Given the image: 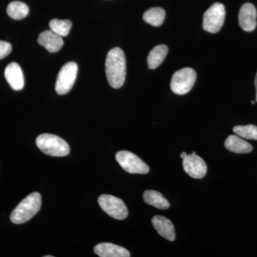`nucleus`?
<instances>
[{"mask_svg": "<svg viewBox=\"0 0 257 257\" xmlns=\"http://www.w3.org/2000/svg\"><path fill=\"white\" fill-rule=\"evenodd\" d=\"M106 75L111 87H122L126 79V59L124 52L115 47L107 53L105 62Z\"/></svg>", "mask_w": 257, "mask_h": 257, "instance_id": "nucleus-1", "label": "nucleus"}, {"mask_svg": "<svg viewBox=\"0 0 257 257\" xmlns=\"http://www.w3.org/2000/svg\"><path fill=\"white\" fill-rule=\"evenodd\" d=\"M41 204L40 193H32L15 207L10 215V220L16 224L27 222L40 211Z\"/></svg>", "mask_w": 257, "mask_h": 257, "instance_id": "nucleus-2", "label": "nucleus"}, {"mask_svg": "<svg viewBox=\"0 0 257 257\" xmlns=\"http://www.w3.org/2000/svg\"><path fill=\"white\" fill-rule=\"evenodd\" d=\"M37 147L45 155L64 157L69 155V147L63 139L50 134H42L36 140Z\"/></svg>", "mask_w": 257, "mask_h": 257, "instance_id": "nucleus-3", "label": "nucleus"}, {"mask_svg": "<svg viewBox=\"0 0 257 257\" xmlns=\"http://www.w3.org/2000/svg\"><path fill=\"white\" fill-rule=\"evenodd\" d=\"M197 79V73L192 68H184L174 74L171 80V89L178 95L187 94L192 89Z\"/></svg>", "mask_w": 257, "mask_h": 257, "instance_id": "nucleus-4", "label": "nucleus"}, {"mask_svg": "<svg viewBox=\"0 0 257 257\" xmlns=\"http://www.w3.org/2000/svg\"><path fill=\"white\" fill-rule=\"evenodd\" d=\"M226 10L224 5L216 3L205 12L203 18V28L210 33L220 31L224 25Z\"/></svg>", "mask_w": 257, "mask_h": 257, "instance_id": "nucleus-5", "label": "nucleus"}, {"mask_svg": "<svg viewBox=\"0 0 257 257\" xmlns=\"http://www.w3.org/2000/svg\"><path fill=\"white\" fill-rule=\"evenodd\" d=\"M98 203L102 210L114 219L123 220L127 217V209L119 198L109 194H102L98 198Z\"/></svg>", "mask_w": 257, "mask_h": 257, "instance_id": "nucleus-6", "label": "nucleus"}, {"mask_svg": "<svg viewBox=\"0 0 257 257\" xmlns=\"http://www.w3.org/2000/svg\"><path fill=\"white\" fill-rule=\"evenodd\" d=\"M77 72L78 66L75 62L64 64L59 72L56 82L55 90L57 94L63 95L71 90L77 78Z\"/></svg>", "mask_w": 257, "mask_h": 257, "instance_id": "nucleus-7", "label": "nucleus"}, {"mask_svg": "<svg viewBox=\"0 0 257 257\" xmlns=\"http://www.w3.org/2000/svg\"><path fill=\"white\" fill-rule=\"evenodd\" d=\"M116 160L121 168L130 174L145 175L150 172V167L140 157L128 151H120L116 155Z\"/></svg>", "mask_w": 257, "mask_h": 257, "instance_id": "nucleus-8", "label": "nucleus"}, {"mask_svg": "<svg viewBox=\"0 0 257 257\" xmlns=\"http://www.w3.org/2000/svg\"><path fill=\"white\" fill-rule=\"evenodd\" d=\"M184 170L187 175L194 179H202L206 175L207 167L205 162L193 152L192 155H187L183 160Z\"/></svg>", "mask_w": 257, "mask_h": 257, "instance_id": "nucleus-9", "label": "nucleus"}, {"mask_svg": "<svg viewBox=\"0 0 257 257\" xmlns=\"http://www.w3.org/2000/svg\"><path fill=\"white\" fill-rule=\"evenodd\" d=\"M239 26L245 32H252L256 28L257 11L251 3H245L239 10Z\"/></svg>", "mask_w": 257, "mask_h": 257, "instance_id": "nucleus-10", "label": "nucleus"}, {"mask_svg": "<svg viewBox=\"0 0 257 257\" xmlns=\"http://www.w3.org/2000/svg\"><path fill=\"white\" fill-rule=\"evenodd\" d=\"M5 76L10 87L14 90L19 91L23 89L25 85L23 72L18 63L12 62L8 64L5 68Z\"/></svg>", "mask_w": 257, "mask_h": 257, "instance_id": "nucleus-11", "label": "nucleus"}, {"mask_svg": "<svg viewBox=\"0 0 257 257\" xmlns=\"http://www.w3.org/2000/svg\"><path fill=\"white\" fill-rule=\"evenodd\" d=\"M37 42L51 53L59 52L64 45L62 37L52 32L45 30L39 35Z\"/></svg>", "mask_w": 257, "mask_h": 257, "instance_id": "nucleus-12", "label": "nucleus"}, {"mask_svg": "<svg viewBox=\"0 0 257 257\" xmlns=\"http://www.w3.org/2000/svg\"><path fill=\"white\" fill-rule=\"evenodd\" d=\"M152 225L158 234L170 241L175 240V229L170 219L162 216H155L152 219Z\"/></svg>", "mask_w": 257, "mask_h": 257, "instance_id": "nucleus-13", "label": "nucleus"}, {"mask_svg": "<svg viewBox=\"0 0 257 257\" xmlns=\"http://www.w3.org/2000/svg\"><path fill=\"white\" fill-rule=\"evenodd\" d=\"M94 253L100 257H130L127 249L111 243H100L94 246Z\"/></svg>", "mask_w": 257, "mask_h": 257, "instance_id": "nucleus-14", "label": "nucleus"}, {"mask_svg": "<svg viewBox=\"0 0 257 257\" xmlns=\"http://www.w3.org/2000/svg\"><path fill=\"white\" fill-rule=\"evenodd\" d=\"M224 145L229 151L236 154L249 153L253 150V147L249 143L237 135H230L228 137Z\"/></svg>", "mask_w": 257, "mask_h": 257, "instance_id": "nucleus-15", "label": "nucleus"}, {"mask_svg": "<svg viewBox=\"0 0 257 257\" xmlns=\"http://www.w3.org/2000/svg\"><path fill=\"white\" fill-rule=\"evenodd\" d=\"M168 53V47L165 45H160L154 47L147 57L149 68H157L164 62Z\"/></svg>", "mask_w": 257, "mask_h": 257, "instance_id": "nucleus-16", "label": "nucleus"}, {"mask_svg": "<svg viewBox=\"0 0 257 257\" xmlns=\"http://www.w3.org/2000/svg\"><path fill=\"white\" fill-rule=\"evenodd\" d=\"M144 201L147 204L153 206L159 209H167L170 207V202L163 197L161 193L155 190H147L144 193Z\"/></svg>", "mask_w": 257, "mask_h": 257, "instance_id": "nucleus-17", "label": "nucleus"}, {"mask_svg": "<svg viewBox=\"0 0 257 257\" xmlns=\"http://www.w3.org/2000/svg\"><path fill=\"white\" fill-rule=\"evenodd\" d=\"M165 10L161 8H152L144 13L143 20L152 26L160 27L165 21Z\"/></svg>", "mask_w": 257, "mask_h": 257, "instance_id": "nucleus-18", "label": "nucleus"}, {"mask_svg": "<svg viewBox=\"0 0 257 257\" xmlns=\"http://www.w3.org/2000/svg\"><path fill=\"white\" fill-rule=\"evenodd\" d=\"M7 13L12 19L22 20L28 16L29 8L23 2L13 1L8 5Z\"/></svg>", "mask_w": 257, "mask_h": 257, "instance_id": "nucleus-19", "label": "nucleus"}, {"mask_svg": "<svg viewBox=\"0 0 257 257\" xmlns=\"http://www.w3.org/2000/svg\"><path fill=\"white\" fill-rule=\"evenodd\" d=\"M50 30L60 37H67L72 28V23L70 20H60L54 19L50 22Z\"/></svg>", "mask_w": 257, "mask_h": 257, "instance_id": "nucleus-20", "label": "nucleus"}, {"mask_svg": "<svg viewBox=\"0 0 257 257\" xmlns=\"http://www.w3.org/2000/svg\"><path fill=\"white\" fill-rule=\"evenodd\" d=\"M234 133L240 138L246 140H257V126L253 124L246 126H236L233 128Z\"/></svg>", "mask_w": 257, "mask_h": 257, "instance_id": "nucleus-21", "label": "nucleus"}, {"mask_svg": "<svg viewBox=\"0 0 257 257\" xmlns=\"http://www.w3.org/2000/svg\"><path fill=\"white\" fill-rule=\"evenodd\" d=\"M12 51V45L9 42L0 41V60L9 55Z\"/></svg>", "mask_w": 257, "mask_h": 257, "instance_id": "nucleus-22", "label": "nucleus"}, {"mask_svg": "<svg viewBox=\"0 0 257 257\" xmlns=\"http://www.w3.org/2000/svg\"><path fill=\"white\" fill-rule=\"evenodd\" d=\"M255 88H256V101H257V73L254 80Z\"/></svg>", "mask_w": 257, "mask_h": 257, "instance_id": "nucleus-23", "label": "nucleus"}, {"mask_svg": "<svg viewBox=\"0 0 257 257\" xmlns=\"http://www.w3.org/2000/svg\"><path fill=\"white\" fill-rule=\"evenodd\" d=\"M187 156V154L186 153V152H182V154L180 155L181 158L182 159V160H184V158H185Z\"/></svg>", "mask_w": 257, "mask_h": 257, "instance_id": "nucleus-24", "label": "nucleus"}, {"mask_svg": "<svg viewBox=\"0 0 257 257\" xmlns=\"http://www.w3.org/2000/svg\"><path fill=\"white\" fill-rule=\"evenodd\" d=\"M251 104H255V101H251Z\"/></svg>", "mask_w": 257, "mask_h": 257, "instance_id": "nucleus-25", "label": "nucleus"}]
</instances>
